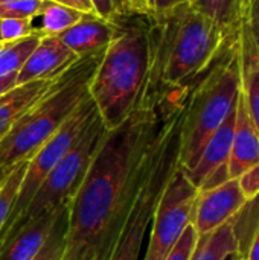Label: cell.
Masks as SVG:
<instances>
[{"label": "cell", "mask_w": 259, "mask_h": 260, "mask_svg": "<svg viewBox=\"0 0 259 260\" xmlns=\"http://www.w3.org/2000/svg\"><path fill=\"white\" fill-rule=\"evenodd\" d=\"M235 114H237V104L231 110L224 122L206 142L195 166L191 171L185 172L189 181L198 190H208L217 187L218 184L229 180L227 165H229L232 142H234Z\"/></svg>", "instance_id": "cell-11"}, {"label": "cell", "mask_w": 259, "mask_h": 260, "mask_svg": "<svg viewBox=\"0 0 259 260\" xmlns=\"http://www.w3.org/2000/svg\"><path fill=\"white\" fill-rule=\"evenodd\" d=\"M50 2L64 5V6H67V8L76 9V11L84 12V14H95L93 5H92L90 0H50ZM95 15H96V14H95Z\"/></svg>", "instance_id": "cell-31"}, {"label": "cell", "mask_w": 259, "mask_h": 260, "mask_svg": "<svg viewBox=\"0 0 259 260\" xmlns=\"http://www.w3.org/2000/svg\"><path fill=\"white\" fill-rule=\"evenodd\" d=\"M9 169H6V171H0V186H2V183H3V178H5V175H6V172H8Z\"/></svg>", "instance_id": "cell-36"}, {"label": "cell", "mask_w": 259, "mask_h": 260, "mask_svg": "<svg viewBox=\"0 0 259 260\" xmlns=\"http://www.w3.org/2000/svg\"><path fill=\"white\" fill-rule=\"evenodd\" d=\"M185 104L171 111L162 126L153 148L145 177L108 260H139L143 239L151 227L157 203L174 172L180 168V122Z\"/></svg>", "instance_id": "cell-6"}, {"label": "cell", "mask_w": 259, "mask_h": 260, "mask_svg": "<svg viewBox=\"0 0 259 260\" xmlns=\"http://www.w3.org/2000/svg\"><path fill=\"white\" fill-rule=\"evenodd\" d=\"M240 260H246V259H244V257H241V256H240Z\"/></svg>", "instance_id": "cell-40"}, {"label": "cell", "mask_w": 259, "mask_h": 260, "mask_svg": "<svg viewBox=\"0 0 259 260\" xmlns=\"http://www.w3.org/2000/svg\"><path fill=\"white\" fill-rule=\"evenodd\" d=\"M43 0H12L0 3V20L3 18H24L35 20L41 14Z\"/></svg>", "instance_id": "cell-25"}, {"label": "cell", "mask_w": 259, "mask_h": 260, "mask_svg": "<svg viewBox=\"0 0 259 260\" xmlns=\"http://www.w3.org/2000/svg\"><path fill=\"white\" fill-rule=\"evenodd\" d=\"M0 46H2V44H0Z\"/></svg>", "instance_id": "cell-41"}, {"label": "cell", "mask_w": 259, "mask_h": 260, "mask_svg": "<svg viewBox=\"0 0 259 260\" xmlns=\"http://www.w3.org/2000/svg\"><path fill=\"white\" fill-rule=\"evenodd\" d=\"M186 96L169 93L107 129L70 203L61 260H108L171 111Z\"/></svg>", "instance_id": "cell-1"}, {"label": "cell", "mask_w": 259, "mask_h": 260, "mask_svg": "<svg viewBox=\"0 0 259 260\" xmlns=\"http://www.w3.org/2000/svg\"><path fill=\"white\" fill-rule=\"evenodd\" d=\"M125 3L131 14H137V15L148 14V0H125Z\"/></svg>", "instance_id": "cell-33"}, {"label": "cell", "mask_w": 259, "mask_h": 260, "mask_svg": "<svg viewBox=\"0 0 259 260\" xmlns=\"http://www.w3.org/2000/svg\"><path fill=\"white\" fill-rule=\"evenodd\" d=\"M246 260H259V227L258 230L255 232V235L252 236L249 247L243 256Z\"/></svg>", "instance_id": "cell-32"}, {"label": "cell", "mask_w": 259, "mask_h": 260, "mask_svg": "<svg viewBox=\"0 0 259 260\" xmlns=\"http://www.w3.org/2000/svg\"><path fill=\"white\" fill-rule=\"evenodd\" d=\"M5 2H12V0H0V3H5Z\"/></svg>", "instance_id": "cell-38"}, {"label": "cell", "mask_w": 259, "mask_h": 260, "mask_svg": "<svg viewBox=\"0 0 259 260\" xmlns=\"http://www.w3.org/2000/svg\"><path fill=\"white\" fill-rule=\"evenodd\" d=\"M232 253H238V242L231 221L218 230L198 238L191 260H224Z\"/></svg>", "instance_id": "cell-19"}, {"label": "cell", "mask_w": 259, "mask_h": 260, "mask_svg": "<svg viewBox=\"0 0 259 260\" xmlns=\"http://www.w3.org/2000/svg\"><path fill=\"white\" fill-rule=\"evenodd\" d=\"M252 2H255V0H246V9L249 8V5H250ZM244 14H246V12H244Z\"/></svg>", "instance_id": "cell-37"}, {"label": "cell", "mask_w": 259, "mask_h": 260, "mask_svg": "<svg viewBox=\"0 0 259 260\" xmlns=\"http://www.w3.org/2000/svg\"><path fill=\"white\" fill-rule=\"evenodd\" d=\"M189 6L235 35L246 12V0H189Z\"/></svg>", "instance_id": "cell-17"}, {"label": "cell", "mask_w": 259, "mask_h": 260, "mask_svg": "<svg viewBox=\"0 0 259 260\" xmlns=\"http://www.w3.org/2000/svg\"><path fill=\"white\" fill-rule=\"evenodd\" d=\"M67 207L47 212L23 224L0 244V260H32L49 239L58 218Z\"/></svg>", "instance_id": "cell-13"}, {"label": "cell", "mask_w": 259, "mask_h": 260, "mask_svg": "<svg viewBox=\"0 0 259 260\" xmlns=\"http://www.w3.org/2000/svg\"><path fill=\"white\" fill-rule=\"evenodd\" d=\"M189 0H148V14L151 17L156 15H163L171 12L172 9L182 6V5H188Z\"/></svg>", "instance_id": "cell-29"}, {"label": "cell", "mask_w": 259, "mask_h": 260, "mask_svg": "<svg viewBox=\"0 0 259 260\" xmlns=\"http://www.w3.org/2000/svg\"><path fill=\"white\" fill-rule=\"evenodd\" d=\"M148 17V79L140 107L157 105L176 88H191L217 61L235 35L189 3Z\"/></svg>", "instance_id": "cell-2"}, {"label": "cell", "mask_w": 259, "mask_h": 260, "mask_svg": "<svg viewBox=\"0 0 259 260\" xmlns=\"http://www.w3.org/2000/svg\"><path fill=\"white\" fill-rule=\"evenodd\" d=\"M61 75L52 79H37L20 84L0 94V140L38 101H41L58 84Z\"/></svg>", "instance_id": "cell-15"}, {"label": "cell", "mask_w": 259, "mask_h": 260, "mask_svg": "<svg viewBox=\"0 0 259 260\" xmlns=\"http://www.w3.org/2000/svg\"><path fill=\"white\" fill-rule=\"evenodd\" d=\"M90 14L79 12L76 9L67 8L64 5L43 0L41 14H40V24H35V35L43 37H56L66 29L75 26L81 20H84Z\"/></svg>", "instance_id": "cell-18"}, {"label": "cell", "mask_w": 259, "mask_h": 260, "mask_svg": "<svg viewBox=\"0 0 259 260\" xmlns=\"http://www.w3.org/2000/svg\"><path fill=\"white\" fill-rule=\"evenodd\" d=\"M246 204L247 200L240 189L238 180L229 178L217 187L198 190L191 224L198 238L206 236L229 224Z\"/></svg>", "instance_id": "cell-10"}, {"label": "cell", "mask_w": 259, "mask_h": 260, "mask_svg": "<svg viewBox=\"0 0 259 260\" xmlns=\"http://www.w3.org/2000/svg\"><path fill=\"white\" fill-rule=\"evenodd\" d=\"M105 131L107 128L99 113L96 111V114L93 116L87 128L82 131L76 143L61 158V161L56 163V166L50 171V174L41 183V186L38 187L37 193L34 195L32 201L29 203L27 209L24 210L21 219L18 221L17 227L11 232V235L17 229H20L23 224L38 218L40 215L67 207L78 186L81 184L101 145V140Z\"/></svg>", "instance_id": "cell-7"}, {"label": "cell", "mask_w": 259, "mask_h": 260, "mask_svg": "<svg viewBox=\"0 0 259 260\" xmlns=\"http://www.w3.org/2000/svg\"><path fill=\"white\" fill-rule=\"evenodd\" d=\"M259 163V134L249 116L243 90L237 99L234 142L229 158V178H238L244 171Z\"/></svg>", "instance_id": "cell-14"}, {"label": "cell", "mask_w": 259, "mask_h": 260, "mask_svg": "<svg viewBox=\"0 0 259 260\" xmlns=\"http://www.w3.org/2000/svg\"><path fill=\"white\" fill-rule=\"evenodd\" d=\"M90 2L93 5L95 14L99 18L113 21L116 17H119L118 12H116V6H114V2L113 0H90Z\"/></svg>", "instance_id": "cell-30"}, {"label": "cell", "mask_w": 259, "mask_h": 260, "mask_svg": "<svg viewBox=\"0 0 259 260\" xmlns=\"http://www.w3.org/2000/svg\"><path fill=\"white\" fill-rule=\"evenodd\" d=\"M79 56L58 37H43L17 75V85L37 79H52L72 67Z\"/></svg>", "instance_id": "cell-12"}, {"label": "cell", "mask_w": 259, "mask_h": 260, "mask_svg": "<svg viewBox=\"0 0 259 260\" xmlns=\"http://www.w3.org/2000/svg\"><path fill=\"white\" fill-rule=\"evenodd\" d=\"M118 32V21L99 18L95 14L87 15L75 26L56 35L79 58L105 50Z\"/></svg>", "instance_id": "cell-16"}, {"label": "cell", "mask_w": 259, "mask_h": 260, "mask_svg": "<svg viewBox=\"0 0 259 260\" xmlns=\"http://www.w3.org/2000/svg\"><path fill=\"white\" fill-rule=\"evenodd\" d=\"M198 189L179 168L166 184L153 221L143 260H165L192 222Z\"/></svg>", "instance_id": "cell-9"}, {"label": "cell", "mask_w": 259, "mask_h": 260, "mask_svg": "<svg viewBox=\"0 0 259 260\" xmlns=\"http://www.w3.org/2000/svg\"><path fill=\"white\" fill-rule=\"evenodd\" d=\"M237 180L247 201H252L259 197V163L249 168L247 171H244Z\"/></svg>", "instance_id": "cell-28"}, {"label": "cell", "mask_w": 259, "mask_h": 260, "mask_svg": "<svg viewBox=\"0 0 259 260\" xmlns=\"http://www.w3.org/2000/svg\"><path fill=\"white\" fill-rule=\"evenodd\" d=\"M66 219H67V209L55 222L49 239L46 241L44 247L32 260H61L64 251V235H66Z\"/></svg>", "instance_id": "cell-24"}, {"label": "cell", "mask_w": 259, "mask_h": 260, "mask_svg": "<svg viewBox=\"0 0 259 260\" xmlns=\"http://www.w3.org/2000/svg\"><path fill=\"white\" fill-rule=\"evenodd\" d=\"M24 171H26V161H20V163L14 165L6 172L3 183L0 186V236L5 232V227H6L11 212L14 209Z\"/></svg>", "instance_id": "cell-22"}, {"label": "cell", "mask_w": 259, "mask_h": 260, "mask_svg": "<svg viewBox=\"0 0 259 260\" xmlns=\"http://www.w3.org/2000/svg\"><path fill=\"white\" fill-rule=\"evenodd\" d=\"M197 242H198V235L192 227V224H189L185 233L182 235V238L179 239V242L176 244V247L172 248V251L165 260H191Z\"/></svg>", "instance_id": "cell-27"}, {"label": "cell", "mask_w": 259, "mask_h": 260, "mask_svg": "<svg viewBox=\"0 0 259 260\" xmlns=\"http://www.w3.org/2000/svg\"><path fill=\"white\" fill-rule=\"evenodd\" d=\"M237 40L244 62L259 67V0H255L246 9Z\"/></svg>", "instance_id": "cell-20"}, {"label": "cell", "mask_w": 259, "mask_h": 260, "mask_svg": "<svg viewBox=\"0 0 259 260\" xmlns=\"http://www.w3.org/2000/svg\"><path fill=\"white\" fill-rule=\"evenodd\" d=\"M241 67H243V81H241L243 96L246 101L249 116L259 134V67L244 62L243 58H241Z\"/></svg>", "instance_id": "cell-23"}, {"label": "cell", "mask_w": 259, "mask_h": 260, "mask_svg": "<svg viewBox=\"0 0 259 260\" xmlns=\"http://www.w3.org/2000/svg\"><path fill=\"white\" fill-rule=\"evenodd\" d=\"M0 34L3 43L17 41L29 35H35L34 20L24 18H3L0 20Z\"/></svg>", "instance_id": "cell-26"}, {"label": "cell", "mask_w": 259, "mask_h": 260, "mask_svg": "<svg viewBox=\"0 0 259 260\" xmlns=\"http://www.w3.org/2000/svg\"><path fill=\"white\" fill-rule=\"evenodd\" d=\"M118 32L89 84V94L107 129L140 108L148 79V17H116Z\"/></svg>", "instance_id": "cell-3"}, {"label": "cell", "mask_w": 259, "mask_h": 260, "mask_svg": "<svg viewBox=\"0 0 259 260\" xmlns=\"http://www.w3.org/2000/svg\"><path fill=\"white\" fill-rule=\"evenodd\" d=\"M243 81L237 35L217 61L192 85L180 122L179 166L191 171L211 136L235 107Z\"/></svg>", "instance_id": "cell-4"}, {"label": "cell", "mask_w": 259, "mask_h": 260, "mask_svg": "<svg viewBox=\"0 0 259 260\" xmlns=\"http://www.w3.org/2000/svg\"><path fill=\"white\" fill-rule=\"evenodd\" d=\"M224 260H240V254L238 253H232V254H229Z\"/></svg>", "instance_id": "cell-35"}, {"label": "cell", "mask_w": 259, "mask_h": 260, "mask_svg": "<svg viewBox=\"0 0 259 260\" xmlns=\"http://www.w3.org/2000/svg\"><path fill=\"white\" fill-rule=\"evenodd\" d=\"M3 43V40H2V34H0V44Z\"/></svg>", "instance_id": "cell-39"}, {"label": "cell", "mask_w": 259, "mask_h": 260, "mask_svg": "<svg viewBox=\"0 0 259 260\" xmlns=\"http://www.w3.org/2000/svg\"><path fill=\"white\" fill-rule=\"evenodd\" d=\"M105 50L81 56L0 140V171L27 161L70 117L89 94V84Z\"/></svg>", "instance_id": "cell-5"}, {"label": "cell", "mask_w": 259, "mask_h": 260, "mask_svg": "<svg viewBox=\"0 0 259 260\" xmlns=\"http://www.w3.org/2000/svg\"><path fill=\"white\" fill-rule=\"evenodd\" d=\"M40 37L29 35L26 38L2 43L0 46V78L9 75H18L26 59L32 53V50L38 46Z\"/></svg>", "instance_id": "cell-21"}, {"label": "cell", "mask_w": 259, "mask_h": 260, "mask_svg": "<svg viewBox=\"0 0 259 260\" xmlns=\"http://www.w3.org/2000/svg\"><path fill=\"white\" fill-rule=\"evenodd\" d=\"M17 85V75H9L5 78H0V94L9 91Z\"/></svg>", "instance_id": "cell-34"}, {"label": "cell", "mask_w": 259, "mask_h": 260, "mask_svg": "<svg viewBox=\"0 0 259 260\" xmlns=\"http://www.w3.org/2000/svg\"><path fill=\"white\" fill-rule=\"evenodd\" d=\"M96 111L98 110L93 99L90 98V94H87L70 114V117L61 125V128L44 145H41L38 151L26 161V171L20 183L18 195L11 212L9 221L5 227V232L0 236V244L17 227L18 221L21 219L24 210L27 209L41 183L56 166V163H60L61 158L69 152V149L76 143V140L87 128Z\"/></svg>", "instance_id": "cell-8"}]
</instances>
